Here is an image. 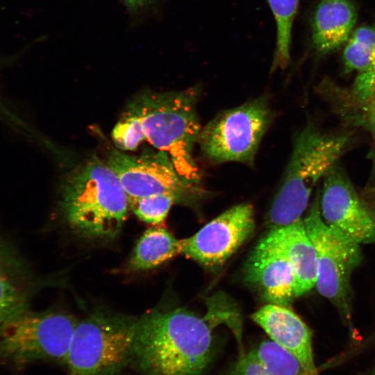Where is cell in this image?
<instances>
[{"mask_svg":"<svg viewBox=\"0 0 375 375\" xmlns=\"http://www.w3.org/2000/svg\"><path fill=\"white\" fill-rule=\"evenodd\" d=\"M272 119L265 97L224 110L201 128L197 142L214 162H251Z\"/></svg>","mask_w":375,"mask_h":375,"instance_id":"ba28073f","label":"cell"},{"mask_svg":"<svg viewBox=\"0 0 375 375\" xmlns=\"http://www.w3.org/2000/svg\"><path fill=\"white\" fill-rule=\"evenodd\" d=\"M269 232L288 258L295 278V297L316 285L317 262L315 247L308 237L302 219Z\"/></svg>","mask_w":375,"mask_h":375,"instance_id":"2e32d148","label":"cell"},{"mask_svg":"<svg viewBox=\"0 0 375 375\" xmlns=\"http://www.w3.org/2000/svg\"><path fill=\"white\" fill-rule=\"evenodd\" d=\"M131 15H140L151 7L153 0H120Z\"/></svg>","mask_w":375,"mask_h":375,"instance_id":"603a6c76","label":"cell"},{"mask_svg":"<svg viewBox=\"0 0 375 375\" xmlns=\"http://www.w3.org/2000/svg\"><path fill=\"white\" fill-rule=\"evenodd\" d=\"M319 206L328 225L358 244H375V206L357 193L338 165L323 178Z\"/></svg>","mask_w":375,"mask_h":375,"instance_id":"9c48e42d","label":"cell"},{"mask_svg":"<svg viewBox=\"0 0 375 375\" xmlns=\"http://www.w3.org/2000/svg\"><path fill=\"white\" fill-rule=\"evenodd\" d=\"M368 341H375V332L372 334V335L368 339Z\"/></svg>","mask_w":375,"mask_h":375,"instance_id":"484cf974","label":"cell"},{"mask_svg":"<svg viewBox=\"0 0 375 375\" xmlns=\"http://www.w3.org/2000/svg\"><path fill=\"white\" fill-rule=\"evenodd\" d=\"M346 104L349 120L375 136V72L357 75Z\"/></svg>","mask_w":375,"mask_h":375,"instance_id":"d6986e66","label":"cell"},{"mask_svg":"<svg viewBox=\"0 0 375 375\" xmlns=\"http://www.w3.org/2000/svg\"><path fill=\"white\" fill-rule=\"evenodd\" d=\"M365 197L368 201L375 202V186L370 187L367 190Z\"/></svg>","mask_w":375,"mask_h":375,"instance_id":"cb8c5ba5","label":"cell"},{"mask_svg":"<svg viewBox=\"0 0 375 375\" xmlns=\"http://www.w3.org/2000/svg\"><path fill=\"white\" fill-rule=\"evenodd\" d=\"M230 375H307L297 359L271 340L242 355Z\"/></svg>","mask_w":375,"mask_h":375,"instance_id":"e0dca14e","label":"cell"},{"mask_svg":"<svg viewBox=\"0 0 375 375\" xmlns=\"http://www.w3.org/2000/svg\"><path fill=\"white\" fill-rule=\"evenodd\" d=\"M35 282L19 249L0 230V331L28 309Z\"/></svg>","mask_w":375,"mask_h":375,"instance_id":"4fadbf2b","label":"cell"},{"mask_svg":"<svg viewBox=\"0 0 375 375\" xmlns=\"http://www.w3.org/2000/svg\"><path fill=\"white\" fill-rule=\"evenodd\" d=\"M78 320L58 311L29 309L0 331V361L15 366L39 360L64 364Z\"/></svg>","mask_w":375,"mask_h":375,"instance_id":"52a82bcc","label":"cell"},{"mask_svg":"<svg viewBox=\"0 0 375 375\" xmlns=\"http://www.w3.org/2000/svg\"><path fill=\"white\" fill-rule=\"evenodd\" d=\"M212 357L208 317L177 308L138 319L131 363L142 375H201Z\"/></svg>","mask_w":375,"mask_h":375,"instance_id":"6da1fadb","label":"cell"},{"mask_svg":"<svg viewBox=\"0 0 375 375\" xmlns=\"http://www.w3.org/2000/svg\"><path fill=\"white\" fill-rule=\"evenodd\" d=\"M244 274L269 303L286 306L295 298L292 267L269 231L249 255Z\"/></svg>","mask_w":375,"mask_h":375,"instance_id":"7c38bea8","label":"cell"},{"mask_svg":"<svg viewBox=\"0 0 375 375\" xmlns=\"http://www.w3.org/2000/svg\"><path fill=\"white\" fill-rule=\"evenodd\" d=\"M347 73L375 72V26H360L349 38L343 52Z\"/></svg>","mask_w":375,"mask_h":375,"instance_id":"ffe728a7","label":"cell"},{"mask_svg":"<svg viewBox=\"0 0 375 375\" xmlns=\"http://www.w3.org/2000/svg\"><path fill=\"white\" fill-rule=\"evenodd\" d=\"M356 19L357 12L351 0H321L311 18L315 51L326 54L346 43Z\"/></svg>","mask_w":375,"mask_h":375,"instance_id":"9a60e30c","label":"cell"},{"mask_svg":"<svg viewBox=\"0 0 375 375\" xmlns=\"http://www.w3.org/2000/svg\"><path fill=\"white\" fill-rule=\"evenodd\" d=\"M300 0H268L276 24V49L272 72L285 68L290 62L292 29Z\"/></svg>","mask_w":375,"mask_h":375,"instance_id":"44dd1931","label":"cell"},{"mask_svg":"<svg viewBox=\"0 0 375 375\" xmlns=\"http://www.w3.org/2000/svg\"><path fill=\"white\" fill-rule=\"evenodd\" d=\"M137 320L97 313L78 322L64 362L67 375H119L131 362Z\"/></svg>","mask_w":375,"mask_h":375,"instance_id":"5b68a950","label":"cell"},{"mask_svg":"<svg viewBox=\"0 0 375 375\" xmlns=\"http://www.w3.org/2000/svg\"><path fill=\"white\" fill-rule=\"evenodd\" d=\"M374 137V141H375V136ZM371 158L373 161L374 172L375 174V142H374V149L372 152Z\"/></svg>","mask_w":375,"mask_h":375,"instance_id":"d4e9b609","label":"cell"},{"mask_svg":"<svg viewBox=\"0 0 375 375\" xmlns=\"http://www.w3.org/2000/svg\"><path fill=\"white\" fill-rule=\"evenodd\" d=\"M350 140L347 134L326 133L312 124L297 135L281 185L267 215L272 228L301 219L315 186L337 165Z\"/></svg>","mask_w":375,"mask_h":375,"instance_id":"277c9868","label":"cell"},{"mask_svg":"<svg viewBox=\"0 0 375 375\" xmlns=\"http://www.w3.org/2000/svg\"><path fill=\"white\" fill-rule=\"evenodd\" d=\"M61 208L69 226L89 239H111L125 222L128 197L107 162L91 159L65 181Z\"/></svg>","mask_w":375,"mask_h":375,"instance_id":"3957f363","label":"cell"},{"mask_svg":"<svg viewBox=\"0 0 375 375\" xmlns=\"http://www.w3.org/2000/svg\"><path fill=\"white\" fill-rule=\"evenodd\" d=\"M179 199L169 193L128 199V206L142 222L159 224L167 216L173 203Z\"/></svg>","mask_w":375,"mask_h":375,"instance_id":"7402d4cb","label":"cell"},{"mask_svg":"<svg viewBox=\"0 0 375 375\" xmlns=\"http://www.w3.org/2000/svg\"><path fill=\"white\" fill-rule=\"evenodd\" d=\"M317 256L316 287L347 323L351 317V276L362 260L360 244L328 225L322 218L317 194L303 219Z\"/></svg>","mask_w":375,"mask_h":375,"instance_id":"8992f818","label":"cell"},{"mask_svg":"<svg viewBox=\"0 0 375 375\" xmlns=\"http://www.w3.org/2000/svg\"><path fill=\"white\" fill-rule=\"evenodd\" d=\"M251 317L272 341L297 359L307 375H319L315 363L310 331L297 315L286 306L269 303Z\"/></svg>","mask_w":375,"mask_h":375,"instance_id":"5bb4252c","label":"cell"},{"mask_svg":"<svg viewBox=\"0 0 375 375\" xmlns=\"http://www.w3.org/2000/svg\"><path fill=\"white\" fill-rule=\"evenodd\" d=\"M181 253V240L164 228L147 229L138 241L128 262L134 271L155 268Z\"/></svg>","mask_w":375,"mask_h":375,"instance_id":"ac0fdd59","label":"cell"},{"mask_svg":"<svg viewBox=\"0 0 375 375\" xmlns=\"http://www.w3.org/2000/svg\"><path fill=\"white\" fill-rule=\"evenodd\" d=\"M254 228L252 205H236L192 236L181 240V253L208 267L220 266L245 242Z\"/></svg>","mask_w":375,"mask_h":375,"instance_id":"8fae6325","label":"cell"},{"mask_svg":"<svg viewBox=\"0 0 375 375\" xmlns=\"http://www.w3.org/2000/svg\"><path fill=\"white\" fill-rule=\"evenodd\" d=\"M107 163L128 199L169 193L180 199L198 189L181 177L167 154L160 151L131 156L114 150Z\"/></svg>","mask_w":375,"mask_h":375,"instance_id":"30bf717a","label":"cell"},{"mask_svg":"<svg viewBox=\"0 0 375 375\" xmlns=\"http://www.w3.org/2000/svg\"><path fill=\"white\" fill-rule=\"evenodd\" d=\"M198 91L190 88L138 96L124 115L137 124L142 142L167 154L181 177L197 187L201 173L193 157L201 126L197 111Z\"/></svg>","mask_w":375,"mask_h":375,"instance_id":"7a4b0ae2","label":"cell"}]
</instances>
